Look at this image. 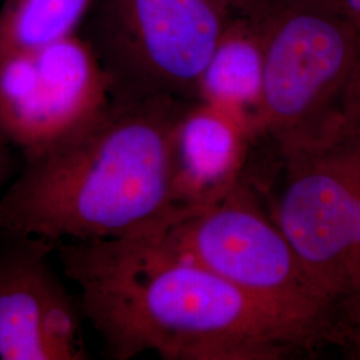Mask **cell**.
I'll use <instances>...</instances> for the list:
<instances>
[{"label": "cell", "mask_w": 360, "mask_h": 360, "mask_svg": "<svg viewBox=\"0 0 360 360\" xmlns=\"http://www.w3.org/2000/svg\"><path fill=\"white\" fill-rule=\"evenodd\" d=\"M219 6H221L227 13H231L232 8L242 7L248 3V0H214Z\"/></svg>", "instance_id": "cell-14"}, {"label": "cell", "mask_w": 360, "mask_h": 360, "mask_svg": "<svg viewBox=\"0 0 360 360\" xmlns=\"http://www.w3.org/2000/svg\"><path fill=\"white\" fill-rule=\"evenodd\" d=\"M276 158L267 210L331 309L335 348L360 359V135Z\"/></svg>", "instance_id": "cell-4"}, {"label": "cell", "mask_w": 360, "mask_h": 360, "mask_svg": "<svg viewBox=\"0 0 360 360\" xmlns=\"http://www.w3.org/2000/svg\"><path fill=\"white\" fill-rule=\"evenodd\" d=\"M266 70L252 120L276 155L360 135V32L333 0H276L255 11Z\"/></svg>", "instance_id": "cell-3"}, {"label": "cell", "mask_w": 360, "mask_h": 360, "mask_svg": "<svg viewBox=\"0 0 360 360\" xmlns=\"http://www.w3.org/2000/svg\"><path fill=\"white\" fill-rule=\"evenodd\" d=\"M338 10L360 32V0H333Z\"/></svg>", "instance_id": "cell-13"}, {"label": "cell", "mask_w": 360, "mask_h": 360, "mask_svg": "<svg viewBox=\"0 0 360 360\" xmlns=\"http://www.w3.org/2000/svg\"><path fill=\"white\" fill-rule=\"evenodd\" d=\"M266 70L264 32L257 13L229 16L199 83V102L252 120L262 101Z\"/></svg>", "instance_id": "cell-10"}, {"label": "cell", "mask_w": 360, "mask_h": 360, "mask_svg": "<svg viewBox=\"0 0 360 360\" xmlns=\"http://www.w3.org/2000/svg\"><path fill=\"white\" fill-rule=\"evenodd\" d=\"M87 37L114 95L199 102V83L230 13L214 0H96Z\"/></svg>", "instance_id": "cell-6"}, {"label": "cell", "mask_w": 360, "mask_h": 360, "mask_svg": "<svg viewBox=\"0 0 360 360\" xmlns=\"http://www.w3.org/2000/svg\"><path fill=\"white\" fill-rule=\"evenodd\" d=\"M193 103L114 95L87 129L27 159L0 196V232L11 239H111L180 208L176 134Z\"/></svg>", "instance_id": "cell-2"}, {"label": "cell", "mask_w": 360, "mask_h": 360, "mask_svg": "<svg viewBox=\"0 0 360 360\" xmlns=\"http://www.w3.org/2000/svg\"><path fill=\"white\" fill-rule=\"evenodd\" d=\"M96 0H4L0 7V62L79 34Z\"/></svg>", "instance_id": "cell-11"}, {"label": "cell", "mask_w": 360, "mask_h": 360, "mask_svg": "<svg viewBox=\"0 0 360 360\" xmlns=\"http://www.w3.org/2000/svg\"><path fill=\"white\" fill-rule=\"evenodd\" d=\"M112 79L80 32L0 62V136L25 160L87 129L110 105Z\"/></svg>", "instance_id": "cell-7"}, {"label": "cell", "mask_w": 360, "mask_h": 360, "mask_svg": "<svg viewBox=\"0 0 360 360\" xmlns=\"http://www.w3.org/2000/svg\"><path fill=\"white\" fill-rule=\"evenodd\" d=\"M252 141L243 116L207 102L191 104L176 134L179 206L205 205L232 190L243 178Z\"/></svg>", "instance_id": "cell-9"}, {"label": "cell", "mask_w": 360, "mask_h": 360, "mask_svg": "<svg viewBox=\"0 0 360 360\" xmlns=\"http://www.w3.org/2000/svg\"><path fill=\"white\" fill-rule=\"evenodd\" d=\"M13 150V147L0 136V190L6 186L13 174L15 166Z\"/></svg>", "instance_id": "cell-12"}, {"label": "cell", "mask_w": 360, "mask_h": 360, "mask_svg": "<svg viewBox=\"0 0 360 360\" xmlns=\"http://www.w3.org/2000/svg\"><path fill=\"white\" fill-rule=\"evenodd\" d=\"M156 226L179 254L303 327L319 348H335L324 296L243 179L215 200L181 207Z\"/></svg>", "instance_id": "cell-5"}, {"label": "cell", "mask_w": 360, "mask_h": 360, "mask_svg": "<svg viewBox=\"0 0 360 360\" xmlns=\"http://www.w3.org/2000/svg\"><path fill=\"white\" fill-rule=\"evenodd\" d=\"M53 251L111 359L279 360L319 349L303 327L174 250L156 221Z\"/></svg>", "instance_id": "cell-1"}, {"label": "cell", "mask_w": 360, "mask_h": 360, "mask_svg": "<svg viewBox=\"0 0 360 360\" xmlns=\"http://www.w3.org/2000/svg\"><path fill=\"white\" fill-rule=\"evenodd\" d=\"M53 245L11 239L0 252V359L86 360L82 309L49 257Z\"/></svg>", "instance_id": "cell-8"}]
</instances>
